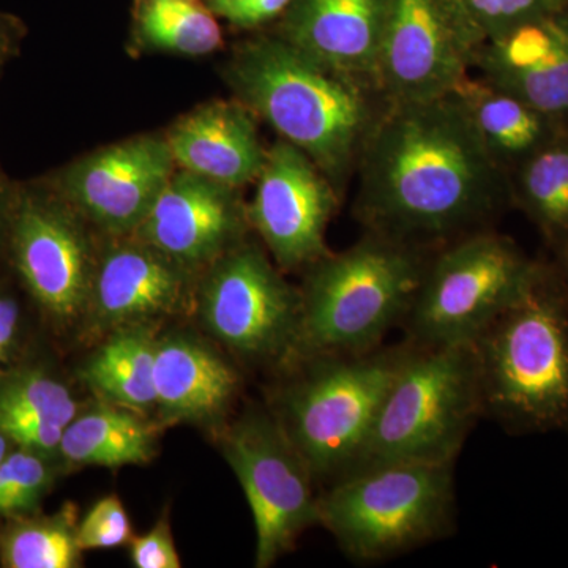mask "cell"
Instances as JSON below:
<instances>
[{
    "mask_svg": "<svg viewBox=\"0 0 568 568\" xmlns=\"http://www.w3.org/2000/svg\"><path fill=\"white\" fill-rule=\"evenodd\" d=\"M390 104L358 159L357 213L368 233L429 250L484 231L499 164L458 97Z\"/></svg>",
    "mask_w": 568,
    "mask_h": 568,
    "instance_id": "1",
    "label": "cell"
},
{
    "mask_svg": "<svg viewBox=\"0 0 568 568\" xmlns=\"http://www.w3.org/2000/svg\"><path fill=\"white\" fill-rule=\"evenodd\" d=\"M227 78L242 103L308 155L328 181H342L361 159L379 119L361 80L321 65L284 39L245 44Z\"/></svg>",
    "mask_w": 568,
    "mask_h": 568,
    "instance_id": "2",
    "label": "cell"
},
{
    "mask_svg": "<svg viewBox=\"0 0 568 568\" xmlns=\"http://www.w3.org/2000/svg\"><path fill=\"white\" fill-rule=\"evenodd\" d=\"M481 413L511 435L568 433V301L538 267L476 343Z\"/></svg>",
    "mask_w": 568,
    "mask_h": 568,
    "instance_id": "3",
    "label": "cell"
},
{
    "mask_svg": "<svg viewBox=\"0 0 568 568\" xmlns=\"http://www.w3.org/2000/svg\"><path fill=\"white\" fill-rule=\"evenodd\" d=\"M429 257L428 248L368 233L345 252L310 265L297 335L283 368L383 346L388 332L405 323Z\"/></svg>",
    "mask_w": 568,
    "mask_h": 568,
    "instance_id": "4",
    "label": "cell"
},
{
    "mask_svg": "<svg viewBox=\"0 0 568 568\" xmlns=\"http://www.w3.org/2000/svg\"><path fill=\"white\" fill-rule=\"evenodd\" d=\"M320 526L355 564H381L447 537L455 463H388L336 478L317 496Z\"/></svg>",
    "mask_w": 568,
    "mask_h": 568,
    "instance_id": "5",
    "label": "cell"
},
{
    "mask_svg": "<svg viewBox=\"0 0 568 568\" xmlns=\"http://www.w3.org/2000/svg\"><path fill=\"white\" fill-rule=\"evenodd\" d=\"M403 342L405 354L346 474L388 463H455L484 417L473 345Z\"/></svg>",
    "mask_w": 568,
    "mask_h": 568,
    "instance_id": "6",
    "label": "cell"
},
{
    "mask_svg": "<svg viewBox=\"0 0 568 568\" xmlns=\"http://www.w3.org/2000/svg\"><path fill=\"white\" fill-rule=\"evenodd\" d=\"M405 346L320 355L284 366L293 377L275 392L271 413L316 480L334 481L354 465Z\"/></svg>",
    "mask_w": 568,
    "mask_h": 568,
    "instance_id": "7",
    "label": "cell"
},
{
    "mask_svg": "<svg viewBox=\"0 0 568 568\" xmlns=\"http://www.w3.org/2000/svg\"><path fill=\"white\" fill-rule=\"evenodd\" d=\"M538 265L500 235L477 231L432 254L407 313L405 339L416 345H474L528 287Z\"/></svg>",
    "mask_w": 568,
    "mask_h": 568,
    "instance_id": "8",
    "label": "cell"
},
{
    "mask_svg": "<svg viewBox=\"0 0 568 568\" xmlns=\"http://www.w3.org/2000/svg\"><path fill=\"white\" fill-rule=\"evenodd\" d=\"M223 452L252 510L254 566H274L306 529L320 525L316 478L271 409H250L239 418L224 435Z\"/></svg>",
    "mask_w": 568,
    "mask_h": 568,
    "instance_id": "9",
    "label": "cell"
},
{
    "mask_svg": "<svg viewBox=\"0 0 568 568\" xmlns=\"http://www.w3.org/2000/svg\"><path fill=\"white\" fill-rule=\"evenodd\" d=\"M2 248L36 304L70 323L88 308L95 265L78 213L48 183L14 185Z\"/></svg>",
    "mask_w": 568,
    "mask_h": 568,
    "instance_id": "10",
    "label": "cell"
},
{
    "mask_svg": "<svg viewBox=\"0 0 568 568\" xmlns=\"http://www.w3.org/2000/svg\"><path fill=\"white\" fill-rule=\"evenodd\" d=\"M481 41L457 0H388L376 81L390 103L452 95Z\"/></svg>",
    "mask_w": 568,
    "mask_h": 568,
    "instance_id": "11",
    "label": "cell"
},
{
    "mask_svg": "<svg viewBox=\"0 0 568 568\" xmlns=\"http://www.w3.org/2000/svg\"><path fill=\"white\" fill-rule=\"evenodd\" d=\"M201 313L213 335L242 357L282 366L301 321V293L284 282L263 250L237 244L216 260Z\"/></svg>",
    "mask_w": 568,
    "mask_h": 568,
    "instance_id": "12",
    "label": "cell"
},
{
    "mask_svg": "<svg viewBox=\"0 0 568 568\" xmlns=\"http://www.w3.org/2000/svg\"><path fill=\"white\" fill-rule=\"evenodd\" d=\"M175 166L166 138L144 134L99 149L47 182L78 216L110 234H133Z\"/></svg>",
    "mask_w": 568,
    "mask_h": 568,
    "instance_id": "13",
    "label": "cell"
},
{
    "mask_svg": "<svg viewBox=\"0 0 568 568\" xmlns=\"http://www.w3.org/2000/svg\"><path fill=\"white\" fill-rule=\"evenodd\" d=\"M248 222L276 264L310 267L328 253L325 233L336 209L334 185L301 149L282 141L268 149L257 175Z\"/></svg>",
    "mask_w": 568,
    "mask_h": 568,
    "instance_id": "14",
    "label": "cell"
},
{
    "mask_svg": "<svg viewBox=\"0 0 568 568\" xmlns=\"http://www.w3.org/2000/svg\"><path fill=\"white\" fill-rule=\"evenodd\" d=\"M248 222L235 189L175 171L134 231L136 241L190 268L219 260L239 244Z\"/></svg>",
    "mask_w": 568,
    "mask_h": 568,
    "instance_id": "15",
    "label": "cell"
},
{
    "mask_svg": "<svg viewBox=\"0 0 568 568\" xmlns=\"http://www.w3.org/2000/svg\"><path fill=\"white\" fill-rule=\"evenodd\" d=\"M562 10L481 41L474 55L480 78L548 118L568 111V22Z\"/></svg>",
    "mask_w": 568,
    "mask_h": 568,
    "instance_id": "16",
    "label": "cell"
},
{
    "mask_svg": "<svg viewBox=\"0 0 568 568\" xmlns=\"http://www.w3.org/2000/svg\"><path fill=\"white\" fill-rule=\"evenodd\" d=\"M185 272L140 241L112 246L93 271L89 306L103 327L121 328L173 315L189 287Z\"/></svg>",
    "mask_w": 568,
    "mask_h": 568,
    "instance_id": "17",
    "label": "cell"
},
{
    "mask_svg": "<svg viewBox=\"0 0 568 568\" xmlns=\"http://www.w3.org/2000/svg\"><path fill=\"white\" fill-rule=\"evenodd\" d=\"M283 39L327 69L376 80L388 0H294Z\"/></svg>",
    "mask_w": 568,
    "mask_h": 568,
    "instance_id": "18",
    "label": "cell"
},
{
    "mask_svg": "<svg viewBox=\"0 0 568 568\" xmlns=\"http://www.w3.org/2000/svg\"><path fill=\"white\" fill-rule=\"evenodd\" d=\"M181 170L241 189L263 171L253 112L244 103L212 102L183 115L164 134Z\"/></svg>",
    "mask_w": 568,
    "mask_h": 568,
    "instance_id": "19",
    "label": "cell"
},
{
    "mask_svg": "<svg viewBox=\"0 0 568 568\" xmlns=\"http://www.w3.org/2000/svg\"><path fill=\"white\" fill-rule=\"evenodd\" d=\"M239 376L207 346L186 336L156 339L153 362L155 406L173 422H207L233 402Z\"/></svg>",
    "mask_w": 568,
    "mask_h": 568,
    "instance_id": "20",
    "label": "cell"
},
{
    "mask_svg": "<svg viewBox=\"0 0 568 568\" xmlns=\"http://www.w3.org/2000/svg\"><path fill=\"white\" fill-rule=\"evenodd\" d=\"M156 437L159 428L138 410L100 405L65 426L58 457L73 466L145 465L155 455Z\"/></svg>",
    "mask_w": 568,
    "mask_h": 568,
    "instance_id": "21",
    "label": "cell"
},
{
    "mask_svg": "<svg viewBox=\"0 0 568 568\" xmlns=\"http://www.w3.org/2000/svg\"><path fill=\"white\" fill-rule=\"evenodd\" d=\"M454 93L497 164L523 155L528 160L548 144L545 142L548 115L484 78H466Z\"/></svg>",
    "mask_w": 568,
    "mask_h": 568,
    "instance_id": "22",
    "label": "cell"
},
{
    "mask_svg": "<svg viewBox=\"0 0 568 568\" xmlns=\"http://www.w3.org/2000/svg\"><path fill=\"white\" fill-rule=\"evenodd\" d=\"M156 339L145 325H126L115 331L89 358L81 376L108 402L129 409L155 406L153 362Z\"/></svg>",
    "mask_w": 568,
    "mask_h": 568,
    "instance_id": "23",
    "label": "cell"
},
{
    "mask_svg": "<svg viewBox=\"0 0 568 568\" xmlns=\"http://www.w3.org/2000/svg\"><path fill=\"white\" fill-rule=\"evenodd\" d=\"M77 508L51 515L9 519L0 530V564L6 568H74L81 566Z\"/></svg>",
    "mask_w": 568,
    "mask_h": 568,
    "instance_id": "24",
    "label": "cell"
},
{
    "mask_svg": "<svg viewBox=\"0 0 568 568\" xmlns=\"http://www.w3.org/2000/svg\"><path fill=\"white\" fill-rule=\"evenodd\" d=\"M519 196L541 231L568 248V142L544 145L526 160Z\"/></svg>",
    "mask_w": 568,
    "mask_h": 568,
    "instance_id": "25",
    "label": "cell"
},
{
    "mask_svg": "<svg viewBox=\"0 0 568 568\" xmlns=\"http://www.w3.org/2000/svg\"><path fill=\"white\" fill-rule=\"evenodd\" d=\"M140 33L149 47L183 55H205L222 47L212 11L196 0H144Z\"/></svg>",
    "mask_w": 568,
    "mask_h": 568,
    "instance_id": "26",
    "label": "cell"
},
{
    "mask_svg": "<svg viewBox=\"0 0 568 568\" xmlns=\"http://www.w3.org/2000/svg\"><path fill=\"white\" fill-rule=\"evenodd\" d=\"M78 414L69 387L40 369H17L0 376V424L33 418L67 426Z\"/></svg>",
    "mask_w": 568,
    "mask_h": 568,
    "instance_id": "27",
    "label": "cell"
},
{
    "mask_svg": "<svg viewBox=\"0 0 568 568\" xmlns=\"http://www.w3.org/2000/svg\"><path fill=\"white\" fill-rule=\"evenodd\" d=\"M50 455L29 448H10L0 465V519L28 517L39 510L54 485V463Z\"/></svg>",
    "mask_w": 568,
    "mask_h": 568,
    "instance_id": "28",
    "label": "cell"
},
{
    "mask_svg": "<svg viewBox=\"0 0 568 568\" xmlns=\"http://www.w3.org/2000/svg\"><path fill=\"white\" fill-rule=\"evenodd\" d=\"M481 40L495 39L521 22L566 7L567 0H457Z\"/></svg>",
    "mask_w": 568,
    "mask_h": 568,
    "instance_id": "29",
    "label": "cell"
},
{
    "mask_svg": "<svg viewBox=\"0 0 568 568\" xmlns=\"http://www.w3.org/2000/svg\"><path fill=\"white\" fill-rule=\"evenodd\" d=\"M78 545L81 551L122 547L132 540V523L118 496L97 500L84 518L78 523Z\"/></svg>",
    "mask_w": 568,
    "mask_h": 568,
    "instance_id": "30",
    "label": "cell"
},
{
    "mask_svg": "<svg viewBox=\"0 0 568 568\" xmlns=\"http://www.w3.org/2000/svg\"><path fill=\"white\" fill-rule=\"evenodd\" d=\"M132 562L138 568H179L178 548L166 518L160 519L144 536L132 538L130 545Z\"/></svg>",
    "mask_w": 568,
    "mask_h": 568,
    "instance_id": "31",
    "label": "cell"
},
{
    "mask_svg": "<svg viewBox=\"0 0 568 568\" xmlns=\"http://www.w3.org/2000/svg\"><path fill=\"white\" fill-rule=\"evenodd\" d=\"M294 0H211V10L242 28H254L274 20Z\"/></svg>",
    "mask_w": 568,
    "mask_h": 568,
    "instance_id": "32",
    "label": "cell"
},
{
    "mask_svg": "<svg viewBox=\"0 0 568 568\" xmlns=\"http://www.w3.org/2000/svg\"><path fill=\"white\" fill-rule=\"evenodd\" d=\"M22 310L17 295L0 283V369L10 364L20 347Z\"/></svg>",
    "mask_w": 568,
    "mask_h": 568,
    "instance_id": "33",
    "label": "cell"
},
{
    "mask_svg": "<svg viewBox=\"0 0 568 568\" xmlns=\"http://www.w3.org/2000/svg\"><path fill=\"white\" fill-rule=\"evenodd\" d=\"M24 28L17 18L0 13V61L7 62L20 50Z\"/></svg>",
    "mask_w": 568,
    "mask_h": 568,
    "instance_id": "34",
    "label": "cell"
},
{
    "mask_svg": "<svg viewBox=\"0 0 568 568\" xmlns=\"http://www.w3.org/2000/svg\"><path fill=\"white\" fill-rule=\"evenodd\" d=\"M14 183L3 174L0 168V250L3 245V235H6L7 220H9V212L11 207V200H13Z\"/></svg>",
    "mask_w": 568,
    "mask_h": 568,
    "instance_id": "35",
    "label": "cell"
},
{
    "mask_svg": "<svg viewBox=\"0 0 568 568\" xmlns=\"http://www.w3.org/2000/svg\"><path fill=\"white\" fill-rule=\"evenodd\" d=\"M559 282L562 284L568 301V248H562V275H560Z\"/></svg>",
    "mask_w": 568,
    "mask_h": 568,
    "instance_id": "36",
    "label": "cell"
},
{
    "mask_svg": "<svg viewBox=\"0 0 568 568\" xmlns=\"http://www.w3.org/2000/svg\"><path fill=\"white\" fill-rule=\"evenodd\" d=\"M11 448V443L9 440V437L3 436L2 433H0V465H2L3 459H6L7 454H9Z\"/></svg>",
    "mask_w": 568,
    "mask_h": 568,
    "instance_id": "37",
    "label": "cell"
},
{
    "mask_svg": "<svg viewBox=\"0 0 568 568\" xmlns=\"http://www.w3.org/2000/svg\"><path fill=\"white\" fill-rule=\"evenodd\" d=\"M3 65H6V62L0 61V71H2Z\"/></svg>",
    "mask_w": 568,
    "mask_h": 568,
    "instance_id": "38",
    "label": "cell"
}]
</instances>
